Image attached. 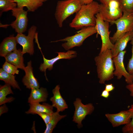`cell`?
<instances>
[{
	"label": "cell",
	"mask_w": 133,
	"mask_h": 133,
	"mask_svg": "<svg viewBox=\"0 0 133 133\" xmlns=\"http://www.w3.org/2000/svg\"><path fill=\"white\" fill-rule=\"evenodd\" d=\"M105 116L114 127L128 124L131 121L132 114L128 109L116 114H106Z\"/></svg>",
	"instance_id": "obj_13"
},
{
	"label": "cell",
	"mask_w": 133,
	"mask_h": 133,
	"mask_svg": "<svg viewBox=\"0 0 133 133\" xmlns=\"http://www.w3.org/2000/svg\"><path fill=\"white\" fill-rule=\"evenodd\" d=\"M48 0H15L17 7H26L28 11L34 12Z\"/></svg>",
	"instance_id": "obj_21"
},
{
	"label": "cell",
	"mask_w": 133,
	"mask_h": 133,
	"mask_svg": "<svg viewBox=\"0 0 133 133\" xmlns=\"http://www.w3.org/2000/svg\"><path fill=\"white\" fill-rule=\"evenodd\" d=\"M126 52V50L121 52L113 58L115 67L114 74L118 79H120L124 76L126 83L130 84L133 82V77L126 70L124 65L123 60Z\"/></svg>",
	"instance_id": "obj_11"
},
{
	"label": "cell",
	"mask_w": 133,
	"mask_h": 133,
	"mask_svg": "<svg viewBox=\"0 0 133 133\" xmlns=\"http://www.w3.org/2000/svg\"><path fill=\"white\" fill-rule=\"evenodd\" d=\"M37 115L42 118L46 125L50 121L52 115V114L51 115L46 113H40L38 114Z\"/></svg>",
	"instance_id": "obj_30"
},
{
	"label": "cell",
	"mask_w": 133,
	"mask_h": 133,
	"mask_svg": "<svg viewBox=\"0 0 133 133\" xmlns=\"http://www.w3.org/2000/svg\"><path fill=\"white\" fill-rule=\"evenodd\" d=\"M126 87L130 91V95L133 97V82L131 84H128Z\"/></svg>",
	"instance_id": "obj_32"
},
{
	"label": "cell",
	"mask_w": 133,
	"mask_h": 133,
	"mask_svg": "<svg viewBox=\"0 0 133 133\" xmlns=\"http://www.w3.org/2000/svg\"><path fill=\"white\" fill-rule=\"evenodd\" d=\"M82 4H86L90 3L93 1V0H80Z\"/></svg>",
	"instance_id": "obj_35"
},
{
	"label": "cell",
	"mask_w": 133,
	"mask_h": 133,
	"mask_svg": "<svg viewBox=\"0 0 133 133\" xmlns=\"http://www.w3.org/2000/svg\"><path fill=\"white\" fill-rule=\"evenodd\" d=\"M99 82L101 84L113 78L115 67L111 49H108L95 58Z\"/></svg>",
	"instance_id": "obj_2"
},
{
	"label": "cell",
	"mask_w": 133,
	"mask_h": 133,
	"mask_svg": "<svg viewBox=\"0 0 133 133\" xmlns=\"http://www.w3.org/2000/svg\"><path fill=\"white\" fill-rule=\"evenodd\" d=\"M58 53L57 56L50 59H46L44 55L41 53L43 57V62L40 65L39 67L40 70L44 72L46 80L48 81L46 74V71L48 69L51 70L53 68L54 63L59 60L62 59H70L76 57L77 53L76 52L73 50H68L66 52H56Z\"/></svg>",
	"instance_id": "obj_12"
},
{
	"label": "cell",
	"mask_w": 133,
	"mask_h": 133,
	"mask_svg": "<svg viewBox=\"0 0 133 133\" xmlns=\"http://www.w3.org/2000/svg\"><path fill=\"white\" fill-rule=\"evenodd\" d=\"M96 23L95 26L97 34L100 35L102 45L100 52L108 49H112L114 44L111 42L110 37L111 32L109 31V22L104 20L99 13L95 15Z\"/></svg>",
	"instance_id": "obj_6"
},
{
	"label": "cell",
	"mask_w": 133,
	"mask_h": 133,
	"mask_svg": "<svg viewBox=\"0 0 133 133\" xmlns=\"http://www.w3.org/2000/svg\"><path fill=\"white\" fill-rule=\"evenodd\" d=\"M73 104L75 110L72 121L77 123L78 128H80L83 127L82 121L87 115L92 113L94 111V107L91 103L83 104L81 100L79 98L76 99Z\"/></svg>",
	"instance_id": "obj_9"
},
{
	"label": "cell",
	"mask_w": 133,
	"mask_h": 133,
	"mask_svg": "<svg viewBox=\"0 0 133 133\" xmlns=\"http://www.w3.org/2000/svg\"><path fill=\"white\" fill-rule=\"evenodd\" d=\"M101 3L104 5L107 6L111 0H98Z\"/></svg>",
	"instance_id": "obj_36"
},
{
	"label": "cell",
	"mask_w": 133,
	"mask_h": 133,
	"mask_svg": "<svg viewBox=\"0 0 133 133\" xmlns=\"http://www.w3.org/2000/svg\"><path fill=\"white\" fill-rule=\"evenodd\" d=\"M23 8L17 7L12 10V15L16 19L10 25L17 33H23L27 29L28 11L24 10Z\"/></svg>",
	"instance_id": "obj_10"
},
{
	"label": "cell",
	"mask_w": 133,
	"mask_h": 133,
	"mask_svg": "<svg viewBox=\"0 0 133 133\" xmlns=\"http://www.w3.org/2000/svg\"><path fill=\"white\" fill-rule=\"evenodd\" d=\"M30 108L25 112L27 114H38L40 113H46L51 115L54 113L53 107L47 103L43 102L42 104L39 103L29 104Z\"/></svg>",
	"instance_id": "obj_20"
},
{
	"label": "cell",
	"mask_w": 133,
	"mask_h": 133,
	"mask_svg": "<svg viewBox=\"0 0 133 133\" xmlns=\"http://www.w3.org/2000/svg\"><path fill=\"white\" fill-rule=\"evenodd\" d=\"M82 5L80 0L58 1L54 16L59 27H62L64 21L71 15L76 13Z\"/></svg>",
	"instance_id": "obj_3"
},
{
	"label": "cell",
	"mask_w": 133,
	"mask_h": 133,
	"mask_svg": "<svg viewBox=\"0 0 133 133\" xmlns=\"http://www.w3.org/2000/svg\"><path fill=\"white\" fill-rule=\"evenodd\" d=\"M110 23L112 25L116 24L117 27L116 32L112 37H110L113 44L127 33L133 31V11L131 13L123 11L121 17Z\"/></svg>",
	"instance_id": "obj_5"
},
{
	"label": "cell",
	"mask_w": 133,
	"mask_h": 133,
	"mask_svg": "<svg viewBox=\"0 0 133 133\" xmlns=\"http://www.w3.org/2000/svg\"><path fill=\"white\" fill-rule=\"evenodd\" d=\"M60 85H56L52 91L53 96L50 99L52 106L57 108L56 111L59 112H63L68 108L65 100L60 94Z\"/></svg>",
	"instance_id": "obj_15"
},
{
	"label": "cell",
	"mask_w": 133,
	"mask_h": 133,
	"mask_svg": "<svg viewBox=\"0 0 133 133\" xmlns=\"http://www.w3.org/2000/svg\"><path fill=\"white\" fill-rule=\"evenodd\" d=\"M11 86L9 84H5L0 86V105H1L6 103H10L13 101L15 98L12 97H7L8 95L14 93L12 91Z\"/></svg>",
	"instance_id": "obj_22"
},
{
	"label": "cell",
	"mask_w": 133,
	"mask_h": 133,
	"mask_svg": "<svg viewBox=\"0 0 133 133\" xmlns=\"http://www.w3.org/2000/svg\"><path fill=\"white\" fill-rule=\"evenodd\" d=\"M66 115H61L59 112L56 111L52 114L51 119L46 126L44 133H51L55 128L58 122L63 118H65Z\"/></svg>",
	"instance_id": "obj_24"
},
{
	"label": "cell",
	"mask_w": 133,
	"mask_h": 133,
	"mask_svg": "<svg viewBox=\"0 0 133 133\" xmlns=\"http://www.w3.org/2000/svg\"><path fill=\"white\" fill-rule=\"evenodd\" d=\"M36 26H32L28 31V34L26 36L23 33H17L15 36L17 43L22 47V52L23 54L27 53L33 55L34 52L33 40L35 36Z\"/></svg>",
	"instance_id": "obj_8"
},
{
	"label": "cell",
	"mask_w": 133,
	"mask_h": 133,
	"mask_svg": "<svg viewBox=\"0 0 133 133\" xmlns=\"http://www.w3.org/2000/svg\"><path fill=\"white\" fill-rule=\"evenodd\" d=\"M132 133H133V132Z\"/></svg>",
	"instance_id": "obj_37"
},
{
	"label": "cell",
	"mask_w": 133,
	"mask_h": 133,
	"mask_svg": "<svg viewBox=\"0 0 133 133\" xmlns=\"http://www.w3.org/2000/svg\"><path fill=\"white\" fill-rule=\"evenodd\" d=\"M48 93L46 88L43 87L31 89L28 102L29 104L44 102L47 101Z\"/></svg>",
	"instance_id": "obj_16"
},
{
	"label": "cell",
	"mask_w": 133,
	"mask_h": 133,
	"mask_svg": "<svg viewBox=\"0 0 133 133\" xmlns=\"http://www.w3.org/2000/svg\"><path fill=\"white\" fill-rule=\"evenodd\" d=\"M110 95V92L105 89L102 91L100 96L105 98L107 99L109 98Z\"/></svg>",
	"instance_id": "obj_34"
},
{
	"label": "cell",
	"mask_w": 133,
	"mask_h": 133,
	"mask_svg": "<svg viewBox=\"0 0 133 133\" xmlns=\"http://www.w3.org/2000/svg\"><path fill=\"white\" fill-rule=\"evenodd\" d=\"M17 43L13 34L4 38L0 44V56L5 57L8 54L17 49Z\"/></svg>",
	"instance_id": "obj_17"
},
{
	"label": "cell",
	"mask_w": 133,
	"mask_h": 133,
	"mask_svg": "<svg viewBox=\"0 0 133 133\" xmlns=\"http://www.w3.org/2000/svg\"><path fill=\"white\" fill-rule=\"evenodd\" d=\"M2 69L6 72L15 75L19 74V71L18 68L14 65L5 61L2 66Z\"/></svg>",
	"instance_id": "obj_27"
},
{
	"label": "cell",
	"mask_w": 133,
	"mask_h": 133,
	"mask_svg": "<svg viewBox=\"0 0 133 133\" xmlns=\"http://www.w3.org/2000/svg\"><path fill=\"white\" fill-rule=\"evenodd\" d=\"M99 5L94 1L88 4L82 5L69 24L70 27L79 30L84 27L95 26V15L99 13Z\"/></svg>",
	"instance_id": "obj_1"
},
{
	"label": "cell",
	"mask_w": 133,
	"mask_h": 133,
	"mask_svg": "<svg viewBox=\"0 0 133 133\" xmlns=\"http://www.w3.org/2000/svg\"><path fill=\"white\" fill-rule=\"evenodd\" d=\"M130 43L132 45V56L128 64L127 70L128 72L133 77V35Z\"/></svg>",
	"instance_id": "obj_29"
},
{
	"label": "cell",
	"mask_w": 133,
	"mask_h": 133,
	"mask_svg": "<svg viewBox=\"0 0 133 133\" xmlns=\"http://www.w3.org/2000/svg\"><path fill=\"white\" fill-rule=\"evenodd\" d=\"M123 11L132 12L133 11V0H117Z\"/></svg>",
	"instance_id": "obj_26"
},
{
	"label": "cell",
	"mask_w": 133,
	"mask_h": 133,
	"mask_svg": "<svg viewBox=\"0 0 133 133\" xmlns=\"http://www.w3.org/2000/svg\"><path fill=\"white\" fill-rule=\"evenodd\" d=\"M16 76L8 73L3 69H0V80L4 82L5 84L10 85L14 89L21 90L17 82L15 80Z\"/></svg>",
	"instance_id": "obj_23"
},
{
	"label": "cell",
	"mask_w": 133,
	"mask_h": 133,
	"mask_svg": "<svg viewBox=\"0 0 133 133\" xmlns=\"http://www.w3.org/2000/svg\"><path fill=\"white\" fill-rule=\"evenodd\" d=\"M17 7V3L15 0H0V14L12 10Z\"/></svg>",
	"instance_id": "obj_25"
},
{
	"label": "cell",
	"mask_w": 133,
	"mask_h": 133,
	"mask_svg": "<svg viewBox=\"0 0 133 133\" xmlns=\"http://www.w3.org/2000/svg\"><path fill=\"white\" fill-rule=\"evenodd\" d=\"M129 109L132 113V118L130 122L123 127L122 131L124 133H132L133 132V104L131 105Z\"/></svg>",
	"instance_id": "obj_28"
},
{
	"label": "cell",
	"mask_w": 133,
	"mask_h": 133,
	"mask_svg": "<svg viewBox=\"0 0 133 133\" xmlns=\"http://www.w3.org/2000/svg\"><path fill=\"white\" fill-rule=\"evenodd\" d=\"M1 105L0 107V116L3 114L6 113L8 111V108L5 104Z\"/></svg>",
	"instance_id": "obj_31"
},
{
	"label": "cell",
	"mask_w": 133,
	"mask_h": 133,
	"mask_svg": "<svg viewBox=\"0 0 133 133\" xmlns=\"http://www.w3.org/2000/svg\"><path fill=\"white\" fill-rule=\"evenodd\" d=\"M25 75L23 77L22 82L27 88L31 89L40 87L39 83L34 76L32 66V62L30 61L27 63V66L24 70Z\"/></svg>",
	"instance_id": "obj_14"
},
{
	"label": "cell",
	"mask_w": 133,
	"mask_h": 133,
	"mask_svg": "<svg viewBox=\"0 0 133 133\" xmlns=\"http://www.w3.org/2000/svg\"><path fill=\"white\" fill-rule=\"evenodd\" d=\"M23 55L21 50L17 49L8 54L4 58L5 61L24 70L25 67L24 63Z\"/></svg>",
	"instance_id": "obj_18"
},
{
	"label": "cell",
	"mask_w": 133,
	"mask_h": 133,
	"mask_svg": "<svg viewBox=\"0 0 133 133\" xmlns=\"http://www.w3.org/2000/svg\"><path fill=\"white\" fill-rule=\"evenodd\" d=\"M80 29L74 35L51 42H65L62 44V46L65 50H68L76 47H80L86 38L97 33L95 26L84 27Z\"/></svg>",
	"instance_id": "obj_4"
},
{
	"label": "cell",
	"mask_w": 133,
	"mask_h": 133,
	"mask_svg": "<svg viewBox=\"0 0 133 133\" xmlns=\"http://www.w3.org/2000/svg\"><path fill=\"white\" fill-rule=\"evenodd\" d=\"M99 13L104 20L110 23L121 17L123 11L117 0H111L107 6L100 4Z\"/></svg>",
	"instance_id": "obj_7"
},
{
	"label": "cell",
	"mask_w": 133,
	"mask_h": 133,
	"mask_svg": "<svg viewBox=\"0 0 133 133\" xmlns=\"http://www.w3.org/2000/svg\"><path fill=\"white\" fill-rule=\"evenodd\" d=\"M133 35V31L127 33L115 43L111 49L113 58L124 50L127 43L132 39Z\"/></svg>",
	"instance_id": "obj_19"
},
{
	"label": "cell",
	"mask_w": 133,
	"mask_h": 133,
	"mask_svg": "<svg viewBox=\"0 0 133 133\" xmlns=\"http://www.w3.org/2000/svg\"><path fill=\"white\" fill-rule=\"evenodd\" d=\"M115 88L114 86L112 83L105 84V89L109 92L113 91Z\"/></svg>",
	"instance_id": "obj_33"
}]
</instances>
